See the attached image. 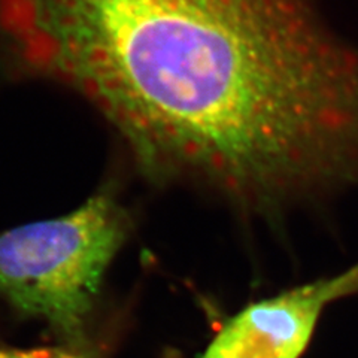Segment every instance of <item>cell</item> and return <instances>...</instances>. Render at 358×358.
Listing matches in <instances>:
<instances>
[{
	"label": "cell",
	"mask_w": 358,
	"mask_h": 358,
	"mask_svg": "<svg viewBox=\"0 0 358 358\" xmlns=\"http://www.w3.org/2000/svg\"><path fill=\"white\" fill-rule=\"evenodd\" d=\"M0 59L81 96L155 185L260 217L358 188V47L321 0H0Z\"/></svg>",
	"instance_id": "6da1fadb"
},
{
	"label": "cell",
	"mask_w": 358,
	"mask_h": 358,
	"mask_svg": "<svg viewBox=\"0 0 358 358\" xmlns=\"http://www.w3.org/2000/svg\"><path fill=\"white\" fill-rule=\"evenodd\" d=\"M131 218L110 185L73 212L0 233V297L38 317L63 343L85 352L88 320Z\"/></svg>",
	"instance_id": "7a4b0ae2"
},
{
	"label": "cell",
	"mask_w": 358,
	"mask_h": 358,
	"mask_svg": "<svg viewBox=\"0 0 358 358\" xmlns=\"http://www.w3.org/2000/svg\"><path fill=\"white\" fill-rule=\"evenodd\" d=\"M358 294V263L241 309L200 358H300L334 301Z\"/></svg>",
	"instance_id": "3957f363"
}]
</instances>
